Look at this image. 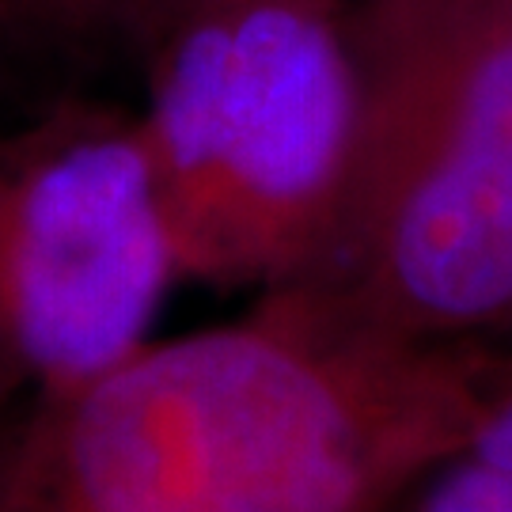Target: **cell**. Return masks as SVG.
I'll list each match as a JSON object with an SVG mask.
<instances>
[{
  "label": "cell",
  "instance_id": "obj_8",
  "mask_svg": "<svg viewBox=\"0 0 512 512\" xmlns=\"http://www.w3.org/2000/svg\"><path fill=\"white\" fill-rule=\"evenodd\" d=\"M27 403H31V399H27L4 372H0V452H4V444H8V437H12V429H16L19 418H23Z\"/></svg>",
  "mask_w": 512,
  "mask_h": 512
},
{
  "label": "cell",
  "instance_id": "obj_1",
  "mask_svg": "<svg viewBox=\"0 0 512 512\" xmlns=\"http://www.w3.org/2000/svg\"><path fill=\"white\" fill-rule=\"evenodd\" d=\"M486 349L399 346L258 308L31 399L0 512H387L467 444Z\"/></svg>",
  "mask_w": 512,
  "mask_h": 512
},
{
  "label": "cell",
  "instance_id": "obj_2",
  "mask_svg": "<svg viewBox=\"0 0 512 512\" xmlns=\"http://www.w3.org/2000/svg\"><path fill=\"white\" fill-rule=\"evenodd\" d=\"M327 217L262 304L399 346L512 338V0H349Z\"/></svg>",
  "mask_w": 512,
  "mask_h": 512
},
{
  "label": "cell",
  "instance_id": "obj_7",
  "mask_svg": "<svg viewBox=\"0 0 512 512\" xmlns=\"http://www.w3.org/2000/svg\"><path fill=\"white\" fill-rule=\"evenodd\" d=\"M186 0H126V54H133L152 31H160Z\"/></svg>",
  "mask_w": 512,
  "mask_h": 512
},
{
  "label": "cell",
  "instance_id": "obj_3",
  "mask_svg": "<svg viewBox=\"0 0 512 512\" xmlns=\"http://www.w3.org/2000/svg\"><path fill=\"white\" fill-rule=\"evenodd\" d=\"M349 0H186L133 50L179 277L262 285L327 217L353 126Z\"/></svg>",
  "mask_w": 512,
  "mask_h": 512
},
{
  "label": "cell",
  "instance_id": "obj_4",
  "mask_svg": "<svg viewBox=\"0 0 512 512\" xmlns=\"http://www.w3.org/2000/svg\"><path fill=\"white\" fill-rule=\"evenodd\" d=\"M175 277L137 122L84 99L0 141V372L27 399L137 353Z\"/></svg>",
  "mask_w": 512,
  "mask_h": 512
},
{
  "label": "cell",
  "instance_id": "obj_5",
  "mask_svg": "<svg viewBox=\"0 0 512 512\" xmlns=\"http://www.w3.org/2000/svg\"><path fill=\"white\" fill-rule=\"evenodd\" d=\"M126 0H0V141L99 99L126 57Z\"/></svg>",
  "mask_w": 512,
  "mask_h": 512
},
{
  "label": "cell",
  "instance_id": "obj_6",
  "mask_svg": "<svg viewBox=\"0 0 512 512\" xmlns=\"http://www.w3.org/2000/svg\"><path fill=\"white\" fill-rule=\"evenodd\" d=\"M410 512H512V478L456 452L433 467Z\"/></svg>",
  "mask_w": 512,
  "mask_h": 512
}]
</instances>
